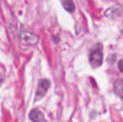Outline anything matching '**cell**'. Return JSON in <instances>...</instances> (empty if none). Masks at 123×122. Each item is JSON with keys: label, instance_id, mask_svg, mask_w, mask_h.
Instances as JSON below:
<instances>
[{"label": "cell", "instance_id": "obj_8", "mask_svg": "<svg viewBox=\"0 0 123 122\" xmlns=\"http://www.w3.org/2000/svg\"><path fill=\"white\" fill-rule=\"evenodd\" d=\"M117 66H118L120 71L122 72V73H123V59H121V60L118 62V65H117Z\"/></svg>", "mask_w": 123, "mask_h": 122}, {"label": "cell", "instance_id": "obj_6", "mask_svg": "<svg viewBox=\"0 0 123 122\" xmlns=\"http://www.w3.org/2000/svg\"><path fill=\"white\" fill-rule=\"evenodd\" d=\"M61 4L63 8L69 13H74L75 10V6L73 0H61Z\"/></svg>", "mask_w": 123, "mask_h": 122}, {"label": "cell", "instance_id": "obj_3", "mask_svg": "<svg viewBox=\"0 0 123 122\" xmlns=\"http://www.w3.org/2000/svg\"><path fill=\"white\" fill-rule=\"evenodd\" d=\"M103 61V54L101 49H95L90 54V64L92 67L96 68L101 65Z\"/></svg>", "mask_w": 123, "mask_h": 122}, {"label": "cell", "instance_id": "obj_5", "mask_svg": "<svg viewBox=\"0 0 123 122\" xmlns=\"http://www.w3.org/2000/svg\"><path fill=\"white\" fill-rule=\"evenodd\" d=\"M29 119L33 122H41L44 120V116L41 111L37 109H34L29 112Z\"/></svg>", "mask_w": 123, "mask_h": 122}, {"label": "cell", "instance_id": "obj_7", "mask_svg": "<svg viewBox=\"0 0 123 122\" xmlns=\"http://www.w3.org/2000/svg\"><path fill=\"white\" fill-rule=\"evenodd\" d=\"M114 89H115L116 94L123 98V79H118L116 80Z\"/></svg>", "mask_w": 123, "mask_h": 122}, {"label": "cell", "instance_id": "obj_4", "mask_svg": "<svg viewBox=\"0 0 123 122\" xmlns=\"http://www.w3.org/2000/svg\"><path fill=\"white\" fill-rule=\"evenodd\" d=\"M122 12V8L120 5H116V6L111 7L108 9H106V11L105 12V16L107 18H116V17L119 16Z\"/></svg>", "mask_w": 123, "mask_h": 122}, {"label": "cell", "instance_id": "obj_2", "mask_svg": "<svg viewBox=\"0 0 123 122\" xmlns=\"http://www.w3.org/2000/svg\"><path fill=\"white\" fill-rule=\"evenodd\" d=\"M50 83L48 80L46 79H42V80H39V84H38V88L37 91H36V98L35 100L43 98L45 94L48 92V90L49 88Z\"/></svg>", "mask_w": 123, "mask_h": 122}, {"label": "cell", "instance_id": "obj_1", "mask_svg": "<svg viewBox=\"0 0 123 122\" xmlns=\"http://www.w3.org/2000/svg\"><path fill=\"white\" fill-rule=\"evenodd\" d=\"M20 38L25 44L29 45H35L39 42V37L37 34L25 29H21L20 31Z\"/></svg>", "mask_w": 123, "mask_h": 122}]
</instances>
